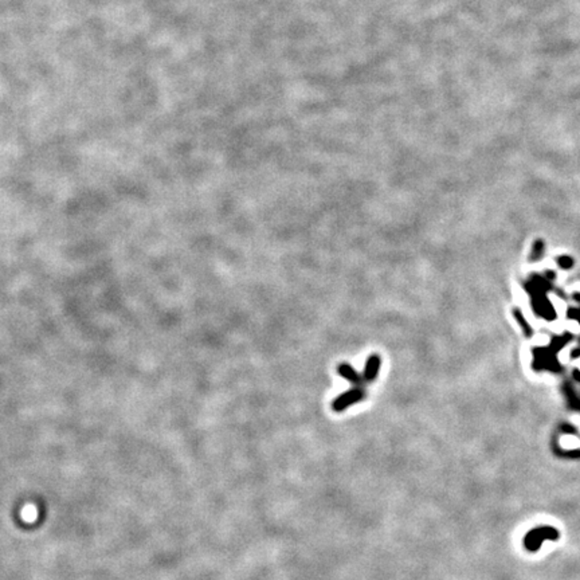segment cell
Here are the masks:
<instances>
[{
    "label": "cell",
    "instance_id": "1",
    "mask_svg": "<svg viewBox=\"0 0 580 580\" xmlns=\"http://www.w3.org/2000/svg\"><path fill=\"white\" fill-rule=\"evenodd\" d=\"M363 398H364V391H363L361 387H357V388L350 389V391L339 395L335 399V402L332 403V407H333L335 411H342L345 410L348 406H351V404L360 402Z\"/></svg>",
    "mask_w": 580,
    "mask_h": 580
},
{
    "label": "cell",
    "instance_id": "2",
    "mask_svg": "<svg viewBox=\"0 0 580 580\" xmlns=\"http://www.w3.org/2000/svg\"><path fill=\"white\" fill-rule=\"evenodd\" d=\"M380 365H382V359H380L379 355L374 353V355H371V356L368 357L367 361H365L364 374H363L364 382L371 383L378 378L379 371H380Z\"/></svg>",
    "mask_w": 580,
    "mask_h": 580
},
{
    "label": "cell",
    "instance_id": "3",
    "mask_svg": "<svg viewBox=\"0 0 580 580\" xmlns=\"http://www.w3.org/2000/svg\"><path fill=\"white\" fill-rule=\"evenodd\" d=\"M337 371H339L341 378L346 379V380L352 383V384H356L357 387H361V382H363L364 379H363V376H360L357 374V371L353 369L351 364H348V363H341V364L339 365V368H337Z\"/></svg>",
    "mask_w": 580,
    "mask_h": 580
},
{
    "label": "cell",
    "instance_id": "4",
    "mask_svg": "<svg viewBox=\"0 0 580 580\" xmlns=\"http://www.w3.org/2000/svg\"><path fill=\"white\" fill-rule=\"evenodd\" d=\"M560 265H562L563 267L571 266V260L567 258V257H563V258H560Z\"/></svg>",
    "mask_w": 580,
    "mask_h": 580
}]
</instances>
